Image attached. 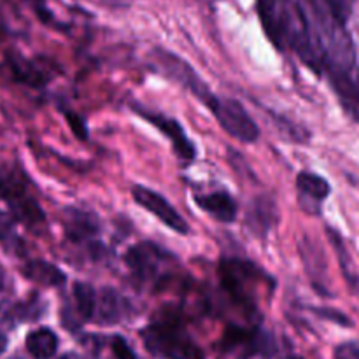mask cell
<instances>
[{
	"instance_id": "cell-25",
	"label": "cell",
	"mask_w": 359,
	"mask_h": 359,
	"mask_svg": "<svg viewBox=\"0 0 359 359\" xmlns=\"http://www.w3.org/2000/svg\"><path fill=\"white\" fill-rule=\"evenodd\" d=\"M6 347H7V337L4 335L2 332H0V354H2L4 351H6Z\"/></svg>"
},
{
	"instance_id": "cell-20",
	"label": "cell",
	"mask_w": 359,
	"mask_h": 359,
	"mask_svg": "<svg viewBox=\"0 0 359 359\" xmlns=\"http://www.w3.org/2000/svg\"><path fill=\"white\" fill-rule=\"evenodd\" d=\"M63 114H65L67 118V123L70 125V130L74 132V135L77 137L79 140H88V126H86V121H84L83 116H79L77 112L70 111V109H65L63 111Z\"/></svg>"
},
{
	"instance_id": "cell-13",
	"label": "cell",
	"mask_w": 359,
	"mask_h": 359,
	"mask_svg": "<svg viewBox=\"0 0 359 359\" xmlns=\"http://www.w3.org/2000/svg\"><path fill=\"white\" fill-rule=\"evenodd\" d=\"M67 237L72 242H83L84 238L95 237L98 233V219L91 212L79 209H67L63 217Z\"/></svg>"
},
{
	"instance_id": "cell-21",
	"label": "cell",
	"mask_w": 359,
	"mask_h": 359,
	"mask_svg": "<svg viewBox=\"0 0 359 359\" xmlns=\"http://www.w3.org/2000/svg\"><path fill=\"white\" fill-rule=\"evenodd\" d=\"M0 242H4V244L18 242L13 217L6 212H0Z\"/></svg>"
},
{
	"instance_id": "cell-1",
	"label": "cell",
	"mask_w": 359,
	"mask_h": 359,
	"mask_svg": "<svg viewBox=\"0 0 359 359\" xmlns=\"http://www.w3.org/2000/svg\"><path fill=\"white\" fill-rule=\"evenodd\" d=\"M142 340L151 354L163 359H203L200 347L177 321L161 319L142 330Z\"/></svg>"
},
{
	"instance_id": "cell-6",
	"label": "cell",
	"mask_w": 359,
	"mask_h": 359,
	"mask_svg": "<svg viewBox=\"0 0 359 359\" xmlns=\"http://www.w3.org/2000/svg\"><path fill=\"white\" fill-rule=\"evenodd\" d=\"M132 196L140 207H144L147 212L156 216L158 219H160L165 226L170 228V230L182 235L189 231V226L184 221V217H182L181 214L174 209V205L158 191H153V189L146 188V186L137 184L132 188Z\"/></svg>"
},
{
	"instance_id": "cell-7",
	"label": "cell",
	"mask_w": 359,
	"mask_h": 359,
	"mask_svg": "<svg viewBox=\"0 0 359 359\" xmlns=\"http://www.w3.org/2000/svg\"><path fill=\"white\" fill-rule=\"evenodd\" d=\"M158 60H160V65L161 69L165 70V74H167L170 79L177 81L179 84L188 88V90L191 91L200 102H203V104L207 105L210 100H212L214 95L210 93L207 84L200 79L198 74H196L188 63L179 60L177 56H174L172 53H165V51H161L160 55H158Z\"/></svg>"
},
{
	"instance_id": "cell-3",
	"label": "cell",
	"mask_w": 359,
	"mask_h": 359,
	"mask_svg": "<svg viewBox=\"0 0 359 359\" xmlns=\"http://www.w3.org/2000/svg\"><path fill=\"white\" fill-rule=\"evenodd\" d=\"M0 196L9 203L14 217L21 223L34 226L44 223V212L34 196L28 195L20 172L13 168H0Z\"/></svg>"
},
{
	"instance_id": "cell-16",
	"label": "cell",
	"mask_w": 359,
	"mask_h": 359,
	"mask_svg": "<svg viewBox=\"0 0 359 359\" xmlns=\"http://www.w3.org/2000/svg\"><path fill=\"white\" fill-rule=\"evenodd\" d=\"M23 276L27 279L34 280V283L41 284V286L46 287H56V286H63L67 280L65 273L58 269L53 263L44 262V259H32L28 262L27 265L21 269Z\"/></svg>"
},
{
	"instance_id": "cell-12",
	"label": "cell",
	"mask_w": 359,
	"mask_h": 359,
	"mask_svg": "<svg viewBox=\"0 0 359 359\" xmlns=\"http://www.w3.org/2000/svg\"><path fill=\"white\" fill-rule=\"evenodd\" d=\"M125 316V300L118 294V291L111 287H102L97 293V305H95V323L100 325H116Z\"/></svg>"
},
{
	"instance_id": "cell-17",
	"label": "cell",
	"mask_w": 359,
	"mask_h": 359,
	"mask_svg": "<svg viewBox=\"0 0 359 359\" xmlns=\"http://www.w3.org/2000/svg\"><path fill=\"white\" fill-rule=\"evenodd\" d=\"M58 349V337L53 330L39 328L27 337V351L35 359H51Z\"/></svg>"
},
{
	"instance_id": "cell-14",
	"label": "cell",
	"mask_w": 359,
	"mask_h": 359,
	"mask_svg": "<svg viewBox=\"0 0 359 359\" xmlns=\"http://www.w3.org/2000/svg\"><path fill=\"white\" fill-rule=\"evenodd\" d=\"M195 202L202 210L221 221V223H233L237 217V203L226 191H216L210 195L195 196Z\"/></svg>"
},
{
	"instance_id": "cell-24",
	"label": "cell",
	"mask_w": 359,
	"mask_h": 359,
	"mask_svg": "<svg viewBox=\"0 0 359 359\" xmlns=\"http://www.w3.org/2000/svg\"><path fill=\"white\" fill-rule=\"evenodd\" d=\"M314 312L319 316V318L326 319V321L337 323V325H340V326H353L351 319L347 318L344 312L335 311V309H316Z\"/></svg>"
},
{
	"instance_id": "cell-18",
	"label": "cell",
	"mask_w": 359,
	"mask_h": 359,
	"mask_svg": "<svg viewBox=\"0 0 359 359\" xmlns=\"http://www.w3.org/2000/svg\"><path fill=\"white\" fill-rule=\"evenodd\" d=\"M74 300H76L77 314L83 321H91L95 314V305H97V291L88 283L74 284Z\"/></svg>"
},
{
	"instance_id": "cell-27",
	"label": "cell",
	"mask_w": 359,
	"mask_h": 359,
	"mask_svg": "<svg viewBox=\"0 0 359 359\" xmlns=\"http://www.w3.org/2000/svg\"><path fill=\"white\" fill-rule=\"evenodd\" d=\"M60 359H79L76 356V354H65V356H62Z\"/></svg>"
},
{
	"instance_id": "cell-10",
	"label": "cell",
	"mask_w": 359,
	"mask_h": 359,
	"mask_svg": "<svg viewBox=\"0 0 359 359\" xmlns=\"http://www.w3.org/2000/svg\"><path fill=\"white\" fill-rule=\"evenodd\" d=\"M297 188L298 193H300L298 198H300L302 207L309 212H312V207L328 198L330 191H332L328 181L321 175L312 174V172H300L298 174Z\"/></svg>"
},
{
	"instance_id": "cell-9",
	"label": "cell",
	"mask_w": 359,
	"mask_h": 359,
	"mask_svg": "<svg viewBox=\"0 0 359 359\" xmlns=\"http://www.w3.org/2000/svg\"><path fill=\"white\" fill-rule=\"evenodd\" d=\"M223 347L226 351L244 349L245 354H265L272 349V339L259 330L230 326L223 335Z\"/></svg>"
},
{
	"instance_id": "cell-15",
	"label": "cell",
	"mask_w": 359,
	"mask_h": 359,
	"mask_svg": "<svg viewBox=\"0 0 359 359\" xmlns=\"http://www.w3.org/2000/svg\"><path fill=\"white\" fill-rule=\"evenodd\" d=\"M248 226L251 231H255L259 237H265L269 233L270 228L277 223V209L276 203L266 196L256 198L255 202L249 205L248 219H245Z\"/></svg>"
},
{
	"instance_id": "cell-26",
	"label": "cell",
	"mask_w": 359,
	"mask_h": 359,
	"mask_svg": "<svg viewBox=\"0 0 359 359\" xmlns=\"http://www.w3.org/2000/svg\"><path fill=\"white\" fill-rule=\"evenodd\" d=\"M4 286H6V272H4L2 265H0V291L4 290Z\"/></svg>"
},
{
	"instance_id": "cell-5",
	"label": "cell",
	"mask_w": 359,
	"mask_h": 359,
	"mask_svg": "<svg viewBox=\"0 0 359 359\" xmlns=\"http://www.w3.org/2000/svg\"><path fill=\"white\" fill-rule=\"evenodd\" d=\"M170 258L165 249L153 242H139L132 245L125 255V263L133 279L140 284H153L160 280V273Z\"/></svg>"
},
{
	"instance_id": "cell-11",
	"label": "cell",
	"mask_w": 359,
	"mask_h": 359,
	"mask_svg": "<svg viewBox=\"0 0 359 359\" xmlns=\"http://www.w3.org/2000/svg\"><path fill=\"white\" fill-rule=\"evenodd\" d=\"M302 7L312 18L346 25L353 13L354 0H302Z\"/></svg>"
},
{
	"instance_id": "cell-23",
	"label": "cell",
	"mask_w": 359,
	"mask_h": 359,
	"mask_svg": "<svg viewBox=\"0 0 359 359\" xmlns=\"http://www.w3.org/2000/svg\"><path fill=\"white\" fill-rule=\"evenodd\" d=\"M335 359H359V340H351L335 347Z\"/></svg>"
},
{
	"instance_id": "cell-4",
	"label": "cell",
	"mask_w": 359,
	"mask_h": 359,
	"mask_svg": "<svg viewBox=\"0 0 359 359\" xmlns=\"http://www.w3.org/2000/svg\"><path fill=\"white\" fill-rule=\"evenodd\" d=\"M212 111L214 118L221 125V128L241 142H256L259 137V128L255 119L249 116L244 105L233 98H221L214 95L212 100L207 104Z\"/></svg>"
},
{
	"instance_id": "cell-8",
	"label": "cell",
	"mask_w": 359,
	"mask_h": 359,
	"mask_svg": "<svg viewBox=\"0 0 359 359\" xmlns=\"http://www.w3.org/2000/svg\"><path fill=\"white\" fill-rule=\"evenodd\" d=\"M137 114L144 116L149 123H153L158 130H160L163 135H167L170 139L172 146H174V151L177 153V156L184 161H191L193 158L196 156L195 144L188 139L184 128L181 126V123L175 121V119L167 118V116L156 114V112H146L144 109L137 107Z\"/></svg>"
},
{
	"instance_id": "cell-2",
	"label": "cell",
	"mask_w": 359,
	"mask_h": 359,
	"mask_svg": "<svg viewBox=\"0 0 359 359\" xmlns=\"http://www.w3.org/2000/svg\"><path fill=\"white\" fill-rule=\"evenodd\" d=\"M219 277L223 290L237 304L248 309L252 307L256 286L266 280V273L259 270L255 263L237 258H226L221 262Z\"/></svg>"
},
{
	"instance_id": "cell-22",
	"label": "cell",
	"mask_w": 359,
	"mask_h": 359,
	"mask_svg": "<svg viewBox=\"0 0 359 359\" xmlns=\"http://www.w3.org/2000/svg\"><path fill=\"white\" fill-rule=\"evenodd\" d=\"M111 347H112V353H114V356L118 359H137L135 353H133L132 347L128 346V342H126L123 337L119 335L112 337Z\"/></svg>"
},
{
	"instance_id": "cell-19",
	"label": "cell",
	"mask_w": 359,
	"mask_h": 359,
	"mask_svg": "<svg viewBox=\"0 0 359 359\" xmlns=\"http://www.w3.org/2000/svg\"><path fill=\"white\" fill-rule=\"evenodd\" d=\"M11 70H13L14 76H16L20 81H23V83L34 84V86L44 84L42 83V81H44L42 74L39 72L35 67H32L30 63L25 62V60H21V58L11 60Z\"/></svg>"
}]
</instances>
